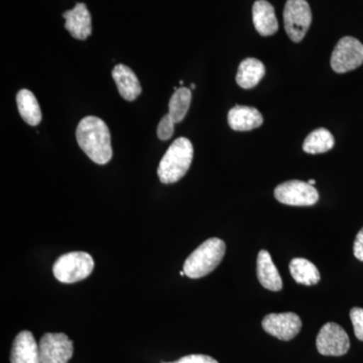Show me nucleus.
<instances>
[{
	"label": "nucleus",
	"mask_w": 363,
	"mask_h": 363,
	"mask_svg": "<svg viewBox=\"0 0 363 363\" xmlns=\"http://www.w3.org/2000/svg\"><path fill=\"white\" fill-rule=\"evenodd\" d=\"M63 18L66 20V30L75 39L84 40L92 33V21L86 4H76L72 11L63 13Z\"/></svg>",
	"instance_id": "nucleus-11"
},
{
	"label": "nucleus",
	"mask_w": 363,
	"mask_h": 363,
	"mask_svg": "<svg viewBox=\"0 0 363 363\" xmlns=\"http://www.w3.org/2000/svg\"><path fill=\"white\" fill-rule=\"evenodd\" d=\"M264 74L266 68L259 60L247 58L243 60L238 67L236 82L243 89H250L259 84Z\"/></svg>",
	"instance_id": "nucleus-17"
},
{
	"label": "nucleus",
	"mask_w": 363,
	"mask_h": 363,
	"mask_svg": "<svg viewBox=\"0 0 363 363\" xmlns=\"http://www.w3.org/2000/svg\"><path fill=\"white\" fill-rule=\"evenodd\" d=\"M308 183L310 184V185H315V184H316V181L315 180H309V182H308Z\"/></svg>",
	"instance_id": "nucleus-26"
},
{
	"label": "nucleus",
	"mask_w": 363,
	"mask_h": 363,
	"mask_svg": "<svg viewBox=\"0 0 363 363\" xmlns=\"http://www.w3.org/2000/svg\"><path fill=\"white\" fill-rule=\"evenodd\" d=\"M252 20L255 30L262 37L278 32L279 23L274 6L267 0H257L252 7Z\"/></svg>",
	"instance_id": "nucleus-13"
},
{
	"label": "nucleus",
	"mask_w": 363,
	"mask_h": 363,
	"mask_svg": "<svg viewBox=\"0 0 363 363\" xmlns=\"http://www.w3.org/2000/svg\"><path fill=\"white\" fill-rule=\"evenodd\" d=\"M164 363H219L217 360H215L214 358L211 357H208V355L204 354H192L187 355V357H184L180 358V359L177 360V362H164Z\"/></svg>",
	"instance_id": "nucleus-24"
},
{
	"label": "nucleus",
	"mask_w": 363,
	"mask_h": 363,
	"mask_svg": "<svg viewBox=\"0 0 363 363\" xmlns=\"http://www.w3.org/2000/svg\"><path fill=\"white\" fill-rule=\"evenodd\" d=\"M290 272L293 279L298 284L305 286L316 285L321 279L316 266L311 262L302 257L294 259L290 262Z\"/></svg>",
	"instance_id": "nucleus-19"
},
{
	"label": "nucleus",
	"mask_w": 363,
	"mask_h": 363,
	"mask_svg": "<svg viewBox=\"0 0 363 363\" xmlns=\"http://www.w3.org/2000/svg\"><path fill=\"white\" fill-rule=\"evenodd\" d=\"M11 363H40V346L30 331H21L14 339Z\"/></svg>",
	"instance_id": "nucleus-12"
},
{
	"label": "nucleus",
	"mask_w": 363,
	"mask_h": 363,
	"mask_svg": "<svg viewBox=\"0 0 363 363\" xmlns=\"http://www.w3.org/2000/svg\"><path fill=\"white\" fill-rule=\"evenodd\" d=\"M180 274H181L182 277L185 276V272H184V271L181 272Z\"/></svg>",
	"instance_id": "nucleus-27"
},
{
	"label": "nucleus",
	"mask_w": 363,
	"mask_h": 363,
	"mask_svg": "<svg viewBox=\"0 0 363 363\" xmlns=\"http://www.w3.org/2000/svg\"><path fill=\"white\" fill-rule=\"evenodd\" d=\"M94 269V260L89 253L73 252L60 257L52 267L55 278L63 284L83 281Z\"/></svg>",
	"instance_id": "nucleus-4"
},
{
	"label": "nucleus",
	"mask_w": 363,
	"mask_h": 363,
	"mask_svg": "<svg viewBox=\"0 0 363 363\" xmlns=\"http://www.w3.org/2000/svg\"><path fill=\"white\" fill-rule=\"evenodd\" d=\"M334 138L326 128H317L312 131L303 143V150L307 154H323L333 149Z\"/></svg>",
	"instance_id": "nucleus-20"
},
{
	"label": "nucleus",
	"mask_w": 363,
	"mask_h": 363,
	"mask_svg": "<svg viewBox=\"0 0 363 363\" xmlns=\"http://www.w3.org/2000/svg\"><path fill=\"white\" fill-rule=\"evenodd\" d=\"M330 63L336 73L354 70L363 64V45L355 38H342L332 52Z\"/></svg>",
	"instance_id": "nucleus-6"
},
{
	"label": "nucleus",
	"mask_w": 363,
	"mask_h": 363,
	"mask_svg": "<svg viewBox=\"0 0 363 363\" xmlns=\"http://www.w3.org/2000/svg\"><path fill=\"white\" fill-rule=\"evenodd\" d=\"M274 197L279 202L290 206H312L319 200L314 186L298 180L279 184L274 189Z\"/></svg>",
	"instance_id": "nucleus-7"
},
{
	"label": "nucleus",
	"mask_w": 363,
	"mask_h": 363,
	"mask_svg": "<svg viewBox=\"0 0 363 363\" xmlns=\"http://www.w3.org/2000/svg\"><path fill=\"white\" fill-rule=\"evenodd\" d=\"M262 328L269 335L283 341H290L302 328V320L295 313L269 314L262 320Z\"/></svg>",
	"instance_id": "nucleus-10"
},
{
	"label": "nucleus",
	"mask_w": 363,
	"mask_h": 363,
	"mask_svg": "<svg viewBox=\"0 0 363 363\" xmlns=\"http://www.w3.org/2000/svg\"><path fill=\"white\" fill-rule=\"evenodd\" d=\"M353 253L357 259L363 262V228L358 233L353 245Z\"/></svg>",
	"instance_id": "nucleus-25"
},
{
	"label": "nucleus",
	"mask_w": 363,
	"mask_h": 363,
	"mask_svg": "<svg viewBox=\"0 0 363 363\" xmlns=\"http://www.w3.org/2000/svg\"><path fill=\"white\" fill-rule=\"evenodd\" d=\"M226 245L219 238H210L196 248L184 264L183 271L191 279L207 276L220 264L225 255Z\"/></svg>",
	"instance_id": "nucleus-3"
},
{
	"label": "nucleus",
	"mask_w": 363,
	"mask_h": 363,
	"mask_svg": "<svg viewBox=\"0 0 363 363\" xmlns=\"http://www.w3.org/2000/svg\"><path fill=\"white\" fill-rule=\"evenodd\" d=\"M76 138L91 161L105 164L112 159L111 133L102 119L95 116L83 118L76 130Z\"/></svg>",
	"instance_id": "nucleus-1"
},
{
	"label": "nucleus",
	"mask_w": 363,
	"mask_h": 363,
	"mask_svg": "<svg viewBox=\"0 0 363 363\" xmlns=\"http://www.w3.org/2000/svg\"><path fill=\"white\" fill-rule=\"evenodd\" d=\"M312 23V13L306 0H288L284 9V25L293 42H301Z\"/></svg>",
	"instance_id": "nucleus-5"
},
{
	"label": "nucleus",
	"mask_w": 363,
	"mask_h": 363,
	"mask_svg": "<svg viewBox=\"0 0 363 363\" xmlns=\"http://www.w3.org/2000/svg\"><path fill=\"white\" fill-rule=\"evenodd\" d=\"M191 87H192V89H195V84L191 85Z\"/></svg>",
	"instance_id": "nucleus-28"
},
{
	"label": "nucleus",
	"mask_w": 363,
	"mask_h": 363,
	"mask_svg": "<svg viewBox=\"0 0 363 363\" xmlns=\"http://www.w3.org/2000/svg\"><path fill=\"white\" fill-rule=\"evenodd\" d=\"M257 274L260 285L267 290L278 292L283 289V281L278 269L274 266L271 255L267 250H260L257 255Z\"/></svg>",
	"instance_id": "nucleus-16"
},
{
	"label": "nucleus",
	"mask_w": 363,
	"mask_h": 363,
	"mask_svg": "<svg viewBox=\"0 0 363 363\" xmlns=\"http://www.w3.org/2000/svg\"><path fill=\"white\" fill-rule=\"evenodd\" d=\"M39 346L40 363H68L73 357V342L64 333H45Z\"/></svg>",
	"instance_id": "nucleus-9"
},
{
	"label": "nucleus",
	"mask_w": 363,
	"mask_h": 363,
	"mask_svg": "<svg viewBox=\"0 0 363 363\" xmlns=\"http://www.w3.org/2000/svg\"><path fill=\"white\" fill-rule=\"evenodd\" d=\"M193 145L188 138H179L169 145L157 167V176L162 184L180 181L192 164Z\"/></svg>",
	"instance_id": "nucleus-2"
},
{
	"label": "nucleus",
	"mask_w": 363,
	"mask_h": 363,
	"mask_svg": "<svg viewBox=\"0 0 363 363\" xmlns=\"http://www.w3.org/2000/svg\"><path fill=\"white\" fill-rule=\"evenodd\" d=\"M174 131H175V123L172 117L167 114L166 116L162 117L157 125V138L161 140H168L173 136Z\"/></svg>",
	"instance_id": "nucleus-22"
},
{
	"label": "nucleus",
	"mask_w": 363,
	"mask_h": 363,
	"mask_svg": "<svg viewBox=\"0 0 363 363\" xmlns=\"http://www.w3.org/2000/svg\"><path fill=\"white\" fill-rule=\"evenodd\" d=\"M16 104L21 116L26 123L37 126L42 121V111L39 102L30 90L23 89L18 93Z\"/></svg>",
	"instance_id": "nucleus-18"
},
{
	"label": "nucleus",
	"mask_w": 363,
	"mask_h": 363,
	"mask_svg": "<svg viewBox=\"0 0 363 363\" xmlns=\"http://www.w3.org/2000/svg\"><path fill=\"white\" fill-rule=\"evenodd\" d=\"M112 78L118 88L119 94L126 101H133L142 93V86L133 71L123 64H118L112 70Z\"/></svg>",
	"instance_id": "nucleus-14"
},
{
	"label": "nucleus",
	"mask_w": 363,
	"mask_h": 363,
	"mask_svg": "<svg viewBox=\"0 0 363 363\" xmlns=\"http://www.w3.org/2000/svg\"><path fill=\"white\" fill-rule=\"evenodd\" d=\"M350 319L354 328L355 336L360 341H363V309L357 307L351 309Z\"/></svg>",
	"instance_id": "nucleus-23"
},
{
	"label": "nucleus",
	"mask_w": 363,
	"mask_h": 363,
	"mask_svg": "<svg viewBox=\"0 0 363 363\" xmlns=\"http://www.w3.org/2000/svg\"><path fill=\"white\" fill-rule=\"evenodd\" d=\"M318 352L325 357H342L350 350V341L340 325L326 323L317 336Z\"/></svg>",
	"instance_id": "nucleus-8"
},
{
	"label": "nucleus",
	"mask_w": 363,
	"mask_h": 363,
	"mask_svg": "<svg viewBox=\"0 0 363 363\" xmlns=\"http://www.w3.org/2000/svg\"><path fill=\"white\" fill-rule=\"evenodd\" d=\"M264 117L257 108L236 105L228 112V124L233 130L248 131L259 128Z\"/></svg>",
	"instance_id": "nucleus-15"
},
{
	"label": "nucleus",
	"mask_w": 363,
	"mask_h": 363,
	"mask_svg": "<svg viewBox=\"0 0 363 363\" xmlns=\"http://www.w3.org/2000/svg\"><path fill=\"white\" fill-rule=\"evenodd\" d=\"M192 100V93L186 87L178 88L169 100V116L174 123H181L185 118Z\"/></svg>",
	"instance_id": "nucleus-21"
}]
</instances>
